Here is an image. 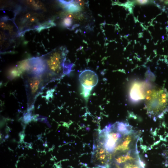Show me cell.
Returning <instances> with one entry per match:
<instances>
[{
    "label": "cell",
    "instance_id": "6da1fadb",
    "mask_svg": "<svg viewBox=\"0 0 168 168\" xmlns=\"http://www.w3.org/2000/svg\"><path fill=\"white\" fill-rule=\"evenodd\" d=\"M68 52L66 47L62 46L41 57L45 64L46 70L43 75L47 84L70 73L73 64L66 62Z\"/></svg>",
    "mask_w": 168,
    "mask_h": 168
},
{
    "label": "cell",
    "instance_id": "277c9868",
    "mask_svg": "<svg viewBox=\"0 0 168 168\" xmlns=\"http://www.w3.org/2000/svg\"><path fill=\"white\" fill-rule=\"evenodd\" d=\"M139 154L136 149L115 155L107 168H145Z\"/></svg>",
    "mask_w": 168,
    "mask_h": 168
},
{
    "label": "cell",
    "instance_id": "5b68a950",
    "mask_svg": "<svg viewBox=\"0 0 168 168\" xmlns=\"http://www.w3.org/2000/svg\"><path fill=\"white\" fill-rule=\"evenodd\" d=\"M127 134L119 131L115 123L113 124H109L100 134V144L107 152L112 154L121 139Z\"/></svg>",
    "mask_w": 168,
    "mask_h": 168
},
{
    "label": "cell",
    "instance_id": "9c48e42d",
    "mask_svg": "<svg viewBox=\"0 0 168 168\" xmlns=\"http://www.w3.org/2000/svg\"><path fill=\"white\" fill-rule=\"evenodd\" d=\"M111 157V154L102 146V147L98 148L95 151L92 161L97 166L102 168H106Z\"/></svg>",
    "mask_w": 168,
    "mask_h": 168
},
{
    "label": "cell",
    "instance_id": "8992f818",
    "mask_svg": "<svg viewBox=\"0 0 168 168\" xmlns=\"http://www.w3.org/2000/svg\"><path fill=\"white\" fill-rule=\"evenodd\" d=\"M141 135L140 131L133 129L125 135L116 147L112 155L138 149L137 143Z\"/></svg>",
    "mask_w": 168,
    "mask_h": 168
},
{
    "label": "cell",
    "instance_id": "ba28073f",
    "mask_svg": "<svg viewBox=\"0 0 168 168\" xmlns=\"http://www.w3.org/2000/svg\"><path fill=\"white\" fill-rule=\"evenodd\" d=\"M153 86L147 80L135 81L129 91V98L133 103H137L145 98L148 91Z\"/></svg>",
    "mask_w": 168,
    "mask_h": 168
},
{
    "label": "cell",
    "instance_id": "7c38bea8",
    "mask_svg": "<svg viewBox=\"0 0 168 168\" xmlns=\"http://www.w3.org/2000/svg\"><path fill=\"white\" fill-rule=\"evenodd\" d=\"M148 2V1L147 0H138L137 2L139 4H146Z\"/></svg>",
    "mask_w": 168,
    "mask_h": 168
},
{
    "label": "cell",
    "instance_id": "3957f363",
    "mask_svg": "<svg viewBox=\"0 0 168 168\" xmlns=\"http://www.w3.org/2000/svg\"><path fill=\"white\" fill-rule=\"evenodd\" d=\"M43 73L30 69L23 73L22 76L27 96L28 111L33 108L37 96L47 85Z\"/></svg>",
    "mask_w": 168,
    "mask_h": 168
},
{
    "label": "cell",
    "instance_id": "8fae6325",
    "mask_svg": "<svg viewBox=\"0 0 168 168\" xmlns=\"http://www.w3.org/2000/svg\"><path fill=\"white\" fill-rule=\"evenodd\" d=\"M73 17V16L72 14L67 15L66 17L63 19V26L68 28H70L72 24Z\"/></svg>",
    "mask_w": 168,
    "mask_h": 168
},
{
    "label": "cell",
    "instance_id": "30bf717a",
    "mask_svg": "<svg viewBox=\"0 0 168 168\" xmlns=\"http://www.w3.org/2000/svg\"><path fill=\"white\" fill-rule=\"evenodd\" d=\"M27 3L31 7L36 10L40 9L45 10L44 5L41 2L34 0H27Z\"/></svg>",
    "mask_w": 168,
    "mask_h": 168
},
{
    "label": "cell",
    "instance_id": "52a82bcc",
    "mask_svg": "<svg viewBox=\"0 0 168 168\" xmlns=\"http://www.w3.org/2000/svg\"><path fill=\"white\" fill-rule=\"evenodd\" d=\"M79 81L81 86V94L84 99L86 100L90 96L93 87L98 82V76L93 71L86 69L80 74Z\"/></svg>",
    "mask_w": 168,
    "mask_h": 168
},
{
    "label": "cell",
    "instance_id": "7a4b0ae2",
    "mask_svg": "<svg viewBox=\"0 0 168 168\" xmlns=\"http://www.w3.org/2000/svg\"><path fill=\"white\" fill-rule=\"evenodd\" d=\"M144 104L147 114L154 120L161 118L168 110V91L153 87L148 91Z\"/></svg>",
    "mask_w": 168,
    "mask_h": 168
}]
</instances>
